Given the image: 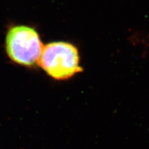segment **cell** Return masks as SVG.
I'll use <instances>...</instances> for the list:
<instances>
[{"label": "cell", "instance_id": "cell-1", "mask_svg": "<svg viewBox=\"0 0 149 149\" xmlns=\"http://www.w3.org/2000/svg\"><path fill=\"white\" fill-rule=\"evenodd\" d=\"M44 45L37 31L32 27L9 26L5 37L6 52L11 61L32 67L38 64Z\"/></svg>", "mask_w": 149, "mask_h": 149}, {"label": "cell", "instance_id": "cell-2", "mask_svg": "<svg viewBox=\"0 0 149 149\" xmlns=\"http://www.w3.org/2000/svg\"><path fill=\"white\" fill-rule=\"evenodd\" d=\"M38 64L57 80H67L83 70L77 48L66 42H53L44 46Z\"/></svg>", "mask_w": 149, "mask_h": 149}]
</instances>
